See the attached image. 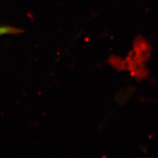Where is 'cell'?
<instances>
[{
	"instance_id": "cell-1",
	"label": "cell",
	"mask_w": 158,
	"mask_h": 158,
	"mask_svg": "<svg viewBox=\"0 0 158 158\" xmlns=\"http://www.w3.org/2000/svg\"><path fill=\"white\" fill-rule=\"evenodd\" d=\"M23 30L9 26H0V36L5 35H17L22 33Z\"/></svg>"
}]
</instances>
